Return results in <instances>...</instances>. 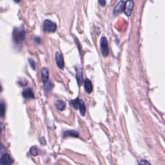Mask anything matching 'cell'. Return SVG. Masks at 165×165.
<instances>
[{"label":"cell","mask_w":165,"mask_h":165,"mask_svg":"<svg viewBox=\"0 0 165 165\" xmlns=\"http://www.w3.org/2000/svg\"><path fill=\"white\" fill-rule=\"evenodd\" d=\"M41 80H42L43 82L46 83V82H48L49 78V72L48 69L46 68H43L41 71Z\"/></svg>","instance_id":"7"},{"label":"cell","mask_w":165,"mask_h":165,"mask_svg":"<svg viewBox=\"0 0 165 165\" xmlns=\"http://www.w3.org/2000/svg\"><path fill=\"white\" fill-rule=\"evenodd\" d=\"M14 1L15 3H19V2H20L21 0H14Z\"/></svg>","instance_id":"23"},{"label":"cell","mask_w":165,"mask_h":165,"mask_svg":"<svg viewBox=\"0 0 165 165\" xmlns=\"http://www.w3.org/2000/svg\"><path fill=\"white\" fill-rule=\"evenodd\" d=\"M99 3L101 6L104 7L106 5V1L105 0H99Z\"/></svg>","instance_id":"22"},{"label":"cell","mask_w":165,"mask_h":165,"mask_svg":"<svg viewBox=\"0 0 165 165\" xmlns=\"http://www.w3.org/2000/svg\"><path fill=\"white\" fill-rule=\"evenodd\" d=\"M23 96L27 99H33L34 98V94L31 89H27L23 92Z\"/></svg>","instance_id":"9"},{"label":"cell","mask_w":165,"mask_h":165,"mask_svg":"<svg viewBox=\"0 0 165 165\" xmlns=\"http://www.w3.org/2000/svg\"><path fill=\"white\" fill-rule=\"evenodd\" d=\"M26 34L24 30L15 28L12 32V38L15 43H20L25 40Z\"/></svg>","instance_id":"1"},{"label":"cell","mask_w":165,"mask_h":165,"mask_svg":"<svg viewBox=\"0 0 165 165\" xmlns=\"http://www.w3.org/2000/svg\"><path fill=\"white\" fill-rule=\"evenodd\" d=\"M139 165H151L148 161H147L146 160H141L139 162Z\"/></svg>","instance_id":"20"},{"label":"cell","mask_w":165,"mask_h":165,"mask_svg":"<svg viewBox=\"0 0 165 165\" xmlns=\"http://www.w3.org/2000/svg\"><path fill=\"white\" fill-rule=\"evenodd\" d=\"M124 9H125V2L123 1H121L117 5L114 9V14H117L119 13L122 12Z\"/></svg>","instance_id":"10"},{"label":"cell","mask_w":165,"mask_h":165,"mask_svg":"<svg viewBox=\"0 0 165 165\" xmlns=\"http://www.w3.org/2000/svg\"><path fill=\"white\" fill-rule=\"evenodd\" d=\"M43 29L46 32H54L57 29V25L52 21L46 19L43 23Z\"/></svg>","instance_id":"2"},{"label":"cell","mask_w":165,"mask_h":165,"mask_svg":"<svg viewBox=\"0 0 165 165\" xmlns=\"http://www.w3.org/2000/svg\"><path fill=\"white\" fill-rule=\"evenodd\" d=\"M100 46L102 55L104 57H107L108 55V53H109V50H108L107 39L105 37H102L101 39Z\"/></svg>","instance_id":"3"},{"label":"cell","mask_w":165,"mask_h":165,"mask_svg":"<svg viewBox=\"0 0 165 165\" xmlns=\"http://www.w3.org/2000/svg\"><path fill=\"white\" fill-rule=\"evenodd\" d=\"M5 151V148H4V146H3V144H1V141H0V154H1L2 152L3 153Z\"/></svg>","instance_id":"21"},{"label":"cell","mask_w":165,"mask_h":165,"mask_svg":"<svg viewBox=\"0 0 165 165\" xmlns=\"http://www.w3.org/2000/svg\"><path fill=\"white\" fill-rule=\"evenodd\" d=\"M5 111H6L5 105L3 103H0V117H4L5 114Z\"/></svg>","instance_id":"16"},{"label":"cell","mask_w":165,"mask_h":165,"mask_svg":"<svg viewBox=\"0 0 165 165\" xmlns=\"http://www.w3.org/2000/svg\"><path fill=\"white\" fill-rule=\"evenodd\" d=\"M84 88L88 94H90L93 90V86L91 81L89 79H86L84 82Z\"/></svg>","instance_id":"8"},{"label":"cell","mask_w":165,"mask_h":165,"mask_svg":"<svg viewBox=\"0 0 165 165\" xmlns=\"http://www.w3.org/2000/svg\"><path fill=\"white\" fill-rule=\"evenodd\" d=\"M13 162H14V160L7 154L3 155L0 158V165H11Z\"/></svg>","instance_id":"4"},{"label":"cell","mask_w":165,"mask_h":165,"mask_svg":"<svg viewBox=\"0 0 165 165\" xmlns=\"http://www.w3.org/2000/svg\"><path fill=\"white\" fill-rule=\"evenodd\" d=\"M76 79L79 86H81L82 83V72L81 68L76 70Z\"/></svg>","instance_id":"11"},{"label":"cell","mask_w":165,"mask_h":165,"mask_svg":"<svg viewBox=\"0 0 165 165\" xmlns=\"http://www.w3.org/2000/svg\"><path fill=\"white\" fill-rule=\"evenodd\" d=\"M56 108L59 111H63L66 107V104L63 101L61 100H58L57 101L56 103Z\"/></svg>","instance_id":"13"},{"label":"cell","mask_w":165,"mask_h":165,"mask_svg":"<svg viewBox=\"0 0 165 165\" xmlns=\"http://www.w3.org/2000/svg\"><path fill=\"white\" fill-rule=\"evenodd\" d=\"M56 61L57 63V65L58 66L59 68L63 69L64 68V60H63V58L61 54L57 52L56 54Z\"/></svg>","instance_id":"6"},{"label":"cell","mask_w":165,"mask_h":165,"mask_svg":"<svg viewBox=\"0 0 165 165\" xmlns=\"http://www.w3.org/2000/svg\"><path fill=\"white\" fill-rule=\"evenodd\" d=\"M28 62H29V64L33 70L36 69V64H35V62L32 59H28Z\"/></svg>","instance_id":"19"},{"label":"cell","mask_w":165,"mask_h":165,"mask_svg":"<svg viewBox=\"0 0 165 165\" xmlns=\"http://www.w3.org/2000/svg\"><path fill=\"white\" fill-rule=\"evenodd\" d=\"M46 84L45 85V87H44L45 91L46 92H50L52 90V82L48 81V82H46Z\"/></svg>","instance_id":"17"},{"label":"cell","mask_w":165,"mask_h":165,"mask_svg":"<svg viewBox=\"0 0 165 165\" xmlns=\"http://www.w3.org/2000/svg\"><path fill=\"white\" fill-rule=\"evenodd\" d=\"M134 3L133 0H128L125 3V12L127 16H130L132 10L133 9Z\"/></svg>","instance_id":"5"},{"label":"cell","mask_w":165,"mask_h":165,"mask_svg":"<svg viewBox=\"0 0 165 165\" xmlns=\"http://www.w3.org/2000/svg\"><path fill=\"white\" fill-rule=\"evenodd\" d=\"M68 136H72L73 138H78L79 133L76 131L74 130H68L64 131L63 133V138H66Z\"/></svg>","instance_id":"12"},{"label":"cell","mask_w":165,"mask_h":165,"mask_svg":"<svg viewBox=\"0 0 165 165\" xmlns=\"http://www.w3.org/2000/svg\"><path fill=\"white\" fill-rule=\"evenodd\" d=\"M70 105L75 108V109H77V108H79L80 100L79 98H76V99L70 101Z\"/></svg>","instance_id":"15"},{"label":"cell","mask_w":165,"mask_h":165,"mask_svg":"<svg viewBox=\"0 0 165 165\" xmlns=\"http://www.w3.org/2000/svg\"><path fill=\"white\" fill-rule=\"evenodd\" d=\"M30 153L33 156H36L38 155V150L35 146H32V148L30 149Z\"/></svg>","instance_id":"18"},{"label":"cell","mask_w":165,"mask_h":165,"mask_svg":"<svg viewBox=\"0 0 165 165\" xmlns=\"http://www.w3.org/2000/svg\"><path fill=\"white\" fill-rule=\"evenodd\" d=\"M1 90H2V88H1V85H0V92H1Z\"/></svg>","instance_id":"24"},{"label":"cell","mask_w":165,"mask_h":165,"mask_svg":"<svg viewBox=\"0 0 165 165\" xmlns=\"http://www.w3.org/2000/svg\"><path fill=\"white\" fill-rule=\"evenodd\" d=\"M79 109L80 110V113L82 115H85L86 112V107H85V103L82 100H80V103L79 106Z\"/></svg>","instance_id":"14"}]
</instances>
